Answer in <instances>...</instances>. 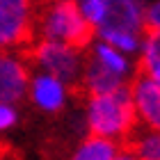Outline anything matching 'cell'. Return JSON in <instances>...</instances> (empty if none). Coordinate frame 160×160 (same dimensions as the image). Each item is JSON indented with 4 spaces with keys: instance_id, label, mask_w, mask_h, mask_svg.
<instances>
[{
    "instance_id": "obj_1",
    "label": "cell",
    "mask_w": 160,
    "mask_h": 160,
    "mask_svg": "<svg viewBox=\"0 0 160 160\" xmlns=\"http://www.w3.org/2000/svg\"><path fill=\"white\" fill-rule=\"evenodd\" d=\"M137 112L130 98V87L121 85L119 89L105 96H94L89 103V137L128 135L135 130Z\"/></svg>"
},
{
    "instance_id": "obj_2",
    "label": "cell",
    "mask_w": 160,
    "mask_h": 160,
    "mask_svg": "<svg viewBox=\"0 0 160 160\" xmlns=\"http://www.w3.org/2000/svg\"><path fill=\"white\" fill-rule=\"evenodd\" d=\"M43 32H46V41H55L73 50H82L92 41L96 28L85 21L76 0H57L46 14Z\"/></svg>"
},
{
    "instance_id": "obj_3",
    "label": "cell",
    "mask_w": 160,
    "mask_h": 160,
    "mask_svg": "<svg viewBox=\"0 0 160 160\" xmlns=\"http://www.w3.org/2000/svg\"><path fill=\"white\" fill-rule=\"evenodd\" d=\"M34 57L46 67L50 78H55L57 82H69L73 85L80 73V57L78 50L62 46L55 41H43L34 50Z\"/></svg>"
},
{
    "instance_id": "obj_4",
    "label": "cell",
    "mask_w": 160,
    "mask_h": 160,
    "mask_svg": "<svg viewBox=\"0 0 160 160\" xmlns=\"http://www.w3.org/2000/svg\"><path fill=\"white\" fill-rule=\"evenodd\" d=\"M30 39V0H0V43H25Z\"/></svg>"
},
{
    "instance_id": "obj_5",
    "label": "cell",
    "mask_w": 160,
    "mask_h": 160,
    "mask_svg": "<svg viewBox=\"0 0 160 160\" xmlns=\"http://www.w3.org/2000/svg\"><path fill=\"white\" fill-rule=\"evenodd\" d=\"M103 5V21L96 30L101 37L105 34H135L142 25V12L135 0H101Z\"/></svg>"
},
{
    "instance_id": "obj_6",
    "label": "cell",
    "mask_w": 160,
    "mask_h": 160,
    "mask_svg": "<svg viewBox=\"0 0 160 160\" xmlns=\"http://www.w3.org/2000/svg\"><path fill=\"white\" fill-rule=\"evenodd\" d=\"M130 98H133L135 112L147 121L151 130H158L160 123V87L156 80H151L144 71L137 67V76L130 85Z\"/></svg>"
},
{
    "instance_id": "obj_7",
    "label": "cell",
    "mask_w": 160,
    "mask_h": 160,
    "mask_svg": "<svg viewBox=\"0 0 160 160\" xmlns=\"http://www.w3.org/2000/svg\"><path fill=\"white\" fill-rule=\"evenodd\" d=\"M28 89V71L23 64L0 55V103H16Z\"/></svg>"
},
{
    "instance_id": "obj_8",
    "label": "cell",
    "mask_w": 160,
    "mask_h": 160,
    "mask_svg": "<svg viewBox=\"0 0 160 160\" xmlns=\"http://www.w3.org/2000/svg\"><path fill=\"white\" fill-rule=\"evenodd\" d=\"M123 85V76L114 73L108 67H103L96 57L87 64V71H85V87L87 92L94 96H105V94H112L114 89H119Z\"/></svg>"
},
{
    "instance_id": "obj_9",
    "label": "cell",
    "mask_w": 160,
    "mask_h": 160,
    "mask_svg": "<svg viewBox=\"0 0 160 160\" xmlns=\"http://www.w3.org/2000/svg\"><path fill=\"white\" fill-rule=\"evenodd\" d=\"M32 96L37 101V105L48 112H57L64 105V87L50 76H41L34 80L32 85Z\"/></svg>"
},
{
    "instance_id": "obj_10",
    "label": "cell",
    "mask_w": 160,
    "mask_h": 160,
    "mask_svg": "<svg viewBox=\"0 0 160 160\" xmlns=\"http://www.w3.org/2000/svg\"><path fill=\"white\" fill-rule=\"evenodd\" d=\"M117 144L103 137H89L82 147L78 149L73 160H114Z\"/></svg>"
},
{
    "instance_id": "obj_11",
    "label": "cell",
    "mask_w": 160,
    "mask_h": 160,
    "mask_svg": "<svg viewBox=\"0 0 160 160\" xmlns=\"http://www.w3.org/2000/svg\"><path fill=\"white\" fill-rule=\"evenodd\" d=\"M140 69L147 73L151 80L160 78V62H158V34H147V43H144V55L140 60Z\"/></svg>"
},
{
    "instance_id": "obj_12",
    "label": "cell",
    "mask_w": 160,
    "mask_h": 160,
    "mask_svg": "<svg viewBox=\"0 0 160 160\" xmlns=\"http://www.w3.org/2000/svg\"><path fill=\"white\" fill-rule=\"evenodd\" d=\"M96 60L103 64V67H108L110 71L119 73V76H123V73H126V69H128V62L119 55V50H114L112 46H108V43H98Z\"/></svg>"
},
{
    "instance_id": "obj_13",
    "label": "cell",
    "mask_w": 160,
    "mask_h": 160,
    "mask_svg": "<svg viewBox=\"0 0 160 160\" xmlns=\"http://www.w3.org/2000/svg\"><path fill=\"white\" fill-rule=\"evenodd\" d=\"M105 43L108 46H117L123 50H135L137 48V37L135 34H126V32H117V34H105Z\"/></svg>"
},
{
    "instance_id": "obj_14",
    "label": "cell",
    "mask_w": 160,
    "mask_h": 160,
    "mask_svg": "<svg viewBox=\"0 0 160 160\" xmlns=\"http://www.w3.org/2000/svg\"><path fill=\"white\" fill-rule=\"evenodd\" d=\"M14 123H16V112H14V108L7 105V103H0V130L14 126Z\"/></svg>"
},
{
    "instance_id": "obj_15",
    "label": "cell",
    "mask_w": 160,
    "mask_h": 160,
    "mask_svg": "<svg viewBox=\"0 0 160 160\" xmlns=\"http://www.w3.org/2000/svg\"><path fill=\"white\" fill-rule=\"evenodd\" d=\"M114 160H137V158H133V156H128V153H123V156H119V158H114Z\"/></svg>"
}]
</instances>
